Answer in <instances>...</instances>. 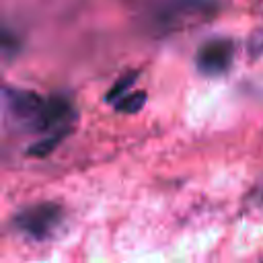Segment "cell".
Masks as SVG:
<instances>
[{
  "label": "cell",
  "mask_w": 263,
  "mask_h": 263,
  "mask_svg": "<svg viewBox=\"0 0 263 263\" xmlns=\"http://www.w3.org/2000/svg\"><path fill=\"white\" fill-rule=\"evenodd\" d=\"M4 99H6L8 111L16 123H21L23 127L33 129V132H43L47 99L39 97L37 92H31V90H21V88H10V86L4 88Z\"/></svg>",
  "instance_id": "1"
},
{
  "label": "cell",
  "mask_w": 263,
  "mask_h": 263,
  "mask_svg": "<svg viewBox=\"0 0 263 263\" xmlns=\"http://www.w3.org/2000/svg\"><path fill=\"white\" fill-rule=\"evenodd\" d=\"M62 216L64 212L58 203L43 201V203H35L18 212L14 216V226L21 232L41 240V238H47L58 228V224L62 222Z\"/></svg>",
  "instance_id": "2"
},
{
  "label": "cell",
  "mask_w": 263,
  "mask_h": 263,
  "mask_svg": "<svg viewBox=\"0 0 263 263\" xmlns=\"http://www.w3.org/2000/svg\"><path fill=\"white\" fill-rule=\"evenodd\" d=\"M232 55H234V43L226 37H216V39L205 41L199 47L195 55V64L199 72L208 76H218L230 68Z\"/></svg>",
  "instance_id": "3"
},
{
  "label": "cell",
  "mask_w": 263,
  "mask_h": 263,
  "mask_svg": "<svg viewBox=\"0 0 263 263\" xmlns=\"http://www.w3.org/2000/svg\"><path fill=\"white\" fill-rule=\"evenodd\" d=\"M146 103V92L142 90H136V92H127L123 95L117 103H115V109L121 111V113H138Z\"/></svg>",
  "instance_id": "4"
},
{
  "label": "cell",
  "mask_w": 263,
  "mask_h": 263,
  "mask_svg": "<svg viewBox=\"0 0 263 263\" xmlns=\"http://www.w3.org/2000/svg\"><path fill=\"white\" fill-rule=\"evenodd\" d=\"M136 78H138V72H129V74H125L123 78H119L113 86H111V90L107 92V101L111 103V101H119L121 97H123V92L127 90V88H132V84L136 82Z\"/></svg>",
  "instance_id": "5"
},
{
  "label": "cell",
  "mask_w": 263,
  "mask_h": 263,
  "mask_svg": "<svg viewBox=\"0 0 263 263\" xmlns=\"http://www.w3.org/2000/svg\"><path fill=\"white\" fill-rule=\"evenodd\" d=\"M261 263H263V261H261Z\"/></svg>",
  "instance_id": "6"
}]
</instances>
